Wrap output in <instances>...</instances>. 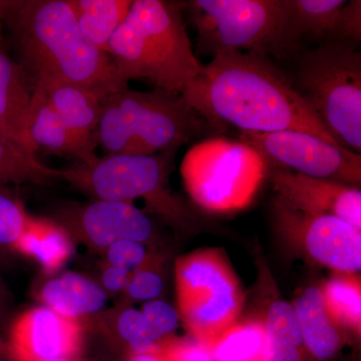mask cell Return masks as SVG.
Returning <instances> with one entry per match:
<instances>
[{
    "label": "cell",
    "mask_w": 361,
    "mask_h": 361,
    "mask_svg": "<svg viewBox=\"0 0 361 361\" xmlns=\"http://www.w3.org/2000/svg\"><path fill=\"white\" fill-rule=\"evenodd\" d=\"M6 357L11 361H49L82 355L85 327L54 310L37 306L21 313L11 325Z\"/></svg>",
    "instance_id": "12"
},
{
    "label": "cell",
    "mask_w": 361,
    "mask_h": 361,
    "mask_svg": "<svg viewBox=\"0 0 361 361\" xmlns=\"http://www.w3.org/2000/svg\"><path fill=\"white\" fill-rule=\"evenodd\" d=\"M11 295L4 279L0 276V324L6 319L11 308Z\"/></svg>",
    "instance_id": "34"
},
{
    "label": "cell",
    "mask_w": 361,
    "mask_h": 361,
    "mask_svg": "<svg viewBox=\"0 0 361 361\" xmlns=\"http://www.w3.org/2000/svg\"><path fill=\"white\" fill-rule=\"evenodd\" d=\"M0 361H7V360H6V358L1 357V356H0Z\"/></svg>",
    "instance_id": "38"
},
{
    "label": "cell",
    "mask_w": 361,
    "mask_h": 361,
    "mask_svg": "<svg viewBox=\"0 0 361 361\" xmlns=\"http://www.w3.org/2000/svg\"><path fill=\"white\" fill-rule=\"evenodd\" d=\"M14 250L33 259L47 275L66 264L73 253V239L58 222L32 217Z\"/></svg>",
    "instance_id": "20"
},
{
    "label": "cell",
    "mask_w": 361,
    "mask_h": 361,
    "mask_svg": "<svg viewBox=\"0 0 361 361\" xmlns=\"http://www.w3.org/2000/svg\"><path fill=\"white\" fill-rule=\"evenodd\" d=\"M35 296L45 307L80 322L103 311L108 302V293L101 285L75 272L49 278Z\"/></svg>",
    "instance_id": "17"
},
{
    "label": "cell",
    "mask_w": 361,
    "mask_h": 361,
    "mask_svg": "<svg viewBox=\"0 0 361 361\" xmlns=\"http://www.w3.org/2000/svg\"><path fill=\"white\" fill-rule=\"evenodd\" d=\"M334 39L348 40L360 44L361 39V1L346 0L341 9Z\"/></svg>",
    "instance_id": "32"
},
{
    "label": "cell",
    "mask_w": 361,
    "mask_h": 361,
    "mask_svg": "<svg viewBox=\"0 0 361 361\" xmlns=\"http://www.w3.org/2000/svg\"><path fill=\"white\" fill-rule=\"evenodd\" d=\"M169 149L156 155L111 154L96 157L61 170V179L94 200L133 203L142 199L152 213L174 227L191 224L192 215L169 183L176 153Z\"/></svg>",
    "instance_id": "6"
},
{
    "label": "cell",
    "mask_w": 361,
    "mask_h": 361,
    "mask_svg": "<svg viewBox=\"0 0 361 361\" xmlns=\"http://www.w3.org/2000/svg\"><path fill=\"white\" fill-rule=\"evenodd\" d=\"M275 231L282 242L310 262L336 273L361 269V230L334 216L308 212L273 197Z\"/></svg>",
    "instance_id": "9"
},
{
    "label": "cell",
    "mask_w": 361,
    "mask_h": 361,
    "mask_svg": "<svg viewBox=\"0 0 361 361\" xmlns=\"http://www.w3.org/2000/svg\"><path fill=\"white\" fill-rule=\"evenodd\" d=\"M274 196L308 212L334 216L361 230L360 187L275 169L271 174Z\"/></svg>",
    "instance_id": "13"
},
{
    "label": "cell",
    "mask_w": 361,
    "mask_h": 361,
    "mask_svg": "<svg viewBox=\"0 0 361 361\" xmlns=\"http://www.w3.org/2000/svg\"><path fill=\"white\" fill-rule=\"evenodd\" d=\"M8 4L9 1H0V135L37 156L27 135L32 85L8 54L4 35V18Z\"/></svg>",
    "instance_id": "14"
},
{
    "label": "cell",
    "mask_w": 361,
    "mask_h": 361,
    "mask_svg": "<svg viewBox=\"0 0 361 361\" xmlns=\"http://www.w3.org/2000/svg\"><path fill=\"white\" fill-rule=\"evenodd\" d=\"M56 222L73 239L99 253L118 241L128 240L154 247L159 240L154 220L128 202L92 199L89 203L68 205L59 211Z\"/></svg>",
    "instance_id": "11"
},
{
    "label": "cell",
    "mask_w": 361,
    "mask_h": 361,
    "mask_svg": "<svg viewBox=\"0 0 361 361\" xmlns=\"http://www.w3.org/2000/svg\"><path fill=\"white\" fill-rule=\"evenodd\" d=\"M213 130L179 94L128 87L104 97L97 142L106 155L151 156Z\"/></svg>",
    "instance_id": "4"
},
{
    "label": "cell",
    "mask_w": 361,
    "mask_h": 361,
    "mask_svg": "<svg viewBox=\"0 0 361 361\" xmlns=\"http://www.w3.org/2000/svg\"><path fill=\"white\" fill-rule=\"evenodd\" d=\"M154 247L135 241H118L111 244L104 252L106 264L133 273L148 258Z\"/></svg>",
    "instance_id": "31"
},
{
    "label": "cell",
    "mask_w": 361,
    "mask_h": 361,
    "mask_svg": "<svg viewBox=\"0 0 361 361\" xmlns=\"http://www.w3.org/2000/svg\"><path fill=\"white\" fill-rule=\"evenodd\" d=\"M80 322L89 325L87 327H92L109 344L121 349L127 356L156 350L163 342L151 329L142 311L128 302L104 310Z\"/></svg>",
    "instance_id": "19"
},
{
    "label": "cell",
    "mask_w": 361,
    "mask_h": 361,
    "mask_svg": "<svg viewBox=\"0 0 361 361\" xmlns=\"http://www.w3.org/2000/svg\"><path fill=\"white\" fill-rule=\"evenodd\" d=\"M240 137L278 169L360 188L361 155L341 145L299 130L242 133Z\"/></svg>",
    "instance_id": "10"
},
{
    "label": "cell",
    "mask_w": 361,
    "mask_h": 361,
    "mask_svg": "<svg viewBox=\"0 0 361 361\" xmlns=\"http://www.w3.org/2000/svg\"><path fill=\"white\" fill-rule=\"evenodd\" d=\"M130 274L132 273L129 271L120 269L104 263L101 273V282L99 284L108 294H123L129 283Z\"/></svg>",
    "instance_id": "33"
},
{
    "label": "cell",
    "mask_w": 361,
    "mask_h": 361,
    "mask_svg": "<svg viewBox=\"0 0 361 361\" xmlns=\"http://www.w3.org/2000/svg\"><path fill=\"white\" fill-rule=\"evenodd\" d=\"M49 361H87L85 360H82L80 356H78V357H63V358H58V360H52Z\"/></svg>",
    "instance_id": "37"
},
{
    "label": "cell",
    "mask_w": 361,
    "mask_h": 361,
    "mask_svg": "<svg viewBox=\"0 0 361 361\" xmlns=\"http://www.w3.org/2000/svg\"><path fill=\"white\" fill-rule=\"evenodd\" d=\"M160 350L168 361H215L210 345L192 336L170 337L161 342Z\"/></svg>",
    "instance_id": "30"
},
{
    "label": "cell",
    "mask_w": 361,
    "mask_h": 361,
    "mask_svg": "<svg viewBox=\"0 0 361 361\" xmlns=\"http://www.w3.org/2000/svg\"><path fill=\"white\" fill-rule=\"evenodd\" d=\"M346 0H291L288 37L295 54L303 39H334Z\"/></svg>",
    "instance_id": "21"
},
{
    "label": "cell",
    "mask_w": 361,
    "mask_h": 361,
    "mask_svg": "<svg viewBox=\"0 0 361 361\" xmlns=\"http://www.w3.org/2000/svg\"><path fill=\"white\" fill-rule=\"evenodd\" d=\"M341 39L320 42L297 58L292 85L344 148L361 152V52Z\"/></svg>",
    "instance_id": "5"
},
{
    "label": "cell",
    "mask_w": 361,
    "mask_h": 361,
    "mask_svg": "<svg viewBox=\"0 0 361 361\" xmlns=\"http://www.w3.org/2000/svg\"><path fill=\"white\" fill-rule=\"evenodd\" d=\"M70 4L82 35L108 54L111 37L127 18L133 0H70Z\"/></svg>",
    "instance_id": "23"
},
{
    "label": "cell",
    "mask_w": 361,
    "mask_h": 361,
    "mask_svg": "<svg viewBox=\"0 0 361 361\" xmlns=\"http://www.w3.org/2000/svg\"><path fill=\"white\" fill-rule=\"evenodd\" d=\"M27 135L35 154L73 158L78 163H87L97 157L94 151L87 148L71 134L37 89H33L28 111Z\"/></svg>",
    "instance_id": "18"
},
{
    "label": "cell",
    "mask_w": 361,
    "mask_h": 361,
    "mask_svg": "<svg viewBox=\"0 0 361 361\" xmlns=\"http://www.w3.org/2000/svg\"><path fill=\"white\" fill-rule=\"evenodd\" d=\"M292 305L310 360H341L351 337L330 317L319 286L304 289Z\"/></svg>",
    "instance_id": "15"
},
{
    "label": "cell",
    "mask_w": 361,
    "mask_h": 361,
    "mask_svg": "<svg viewBox=\"0 0 361 361\" xmlns=\"http://www.w3.org/2000/svg\"><path fill=\"white\" fill-rule=\"evenodd\" d=\"M142 313L149 326L161 341L174 336L179 327V312L163 299H154L142 304Z\"/></svg>",
    "instance_id": "29"
},
{
    "label": "cell",
    "mask_w": 361,
    "mask_h": 361,
    "mask_svg": "<svg viewBox=\"0 0 361 361\" xmlns=\"http://www.w3.org/2000/svg\"><path fill=\"white\" fill-rule=\"evenodd\" d=\"M325 307L339 329L349 336H361V280L357 274L334 273L319 286Z\"/></svg>",
    "instance_id": "24"
},
{
    "label": "cell",
    "mask_w": 361,
    "mask_h": 361,
    "mask_svg": "<svg viewBox=\"0 0 361 361\" xmlns=\"http://www.w3.org/2000/svg\"><path fill=\"white\" fill-rule=\"evenodd\" d=\"M0 356L6 357V341L0 336Z\"/></svg>",
    "instance_id": "36"
},
{
    "label": "cell",
    "mask_w": 361,
    "mask_h": 361,
    "mask_svg": "<svg viewBox=\"0 0 361 361\" xmlns=\"http://www.w3.org/2000/svg\"><path fill=\"white\" fill-rule=\"evenodd\" d=\"M210 348L215 361H265L264 320L251 318L233 323Z\"/></svg>",
    "instance_id": "25"
},
{
    "label": "cell",
    "mask_w": 361,
    "mask_h": 361,
    "mask_svg": "<svg viewBox=\"0 0 361 361\" xmlns=\"http://www.w3.org/2000/svg\"><path fill=\"white\" fill-rule=\"evenodd\" d=\"M184 9L185 2L133 0L108 49L123 80L179 94L193 82L203 65L188 35Z\"/></svg>",
    "instance_id": "3"
},
{
    "label": "cell",
    "mask_w": 361,
    "mask_h": 361,
    "mask_svg": "<svg viewBox=\"0 0 361 361\" xmlns=\"http://www.w3.org/2000/svg\"><path fill=\"white\" fill-rule=\"evenodd\" d=\"M180 96L214 130L230 126L251 134L299 130L341 145L265 54L220 52Z\"/></svg>",
    "instance_id": "1"
},
{
    "label": "cell",
    "mask_w": 361,
    "mask_h": 361,
    "mask_svg": "<svg viewBox=\"0 0 361 361\" xmlns=\"http://www.w3.org/2000/svg\"><path fill=\"white\" fill-rule=\"evenodd\" d=\"M30 219L20 198L0 185V247L14 250Z\"/></svg>",
    "instance_id": "28"
},
{
    "label": "cell",
    "mask_w": 361,
    "mask_h": 361,
    "mask_svg": "<svg viewBox=\"0 0 361 361\" xmlns=\"http://www.w3.org/2000/svg\"><path fill=\"white\" fill-rule=\"evenodd\" d=\"M44 94L71 134L92 151L97 147V133L104 96L82 87L63 82L33 85Z\"/></svg>",
    "instance_id": "16"
},
{
    "label": "cell",
    "mask_w": 361,
    "mask_h": 361,
    "mask_svg": "<svg viewBox=\"0 0 361 361\" xmlns=\"http://www.w3.org/2000/svg\"><path fill=\"white\" fill-rule=\"evenodd\" d=\"M178 312L189 336L210 345L243 308L244 293L224 254L206 249L175 263Z\"/></svg>",
    "instance_id": "8"
},
{
    "label": "cell",
    "mask_w": 361,
    "mask_h": 361,
    "mask_svg": "<svg viewBox=\"0 0 361 361\" xmlns=\"http://www.w3.org/2000/svg\"><path fill=\"white\" fill-rule=\"evenodd\" d=\"M61 179V170L44 165L27 152L0 135V185H44Z\"/></svg>",
    "instance_id": "26"
},
{
    "label": "cell",
    "mask_w": 361,
    "mask_h": 361,
    "mask_svg": "<svg viewBox=\"0 0 361 361\" xmlns=\"http://www.w3.org/2000/svg\"><path fill=\"white\" fill-rule=\"evenodd\" d=\"M263 320L266 330L265 361H311L291 303L281 299L273 301Z\"/></svg>",
    "instance_id": "22"
},
{
    "label": "cell",
    "mask_w": 361,
    "mask_h": 361,
    "mask_svg": "<svg viewBox=\"0 0 361 361\" xmlns=\"http://www.w3.org/2000/svg\"><path fill=\"white\" fill-rule=\"evenodd\" d=\"M125 361H168L167 357L160 350L146 351V353H133L128 355Z\"/></svg>",
    "instance_id": "35"
},
{
    "label": "cell",
    "mask_w": 361,
    "mask_h": 361,
    "mask_svg": "<svg viewBox=\"0 0 361 361\" xmlns=\"http://www.w3.org/2000/svg\"><path fill=\"white\" fill-rule=\"evenodd\" d=\"M185 9L203 54L250 51L276 58L293 54L288 37L291 0H192L185 2Z\"/></svg>",
    "instance_id": "7"
},
{
    "label": "cell",
    "mask_w": 361,
    "mask_h": 361,
    "mask_svg": "<svg viewBox=\"0 0 361 361\" xmlns=\"http://www.w3.org/2000/svg\"><path fill=\"white\" fill-rule=\"evenodd\" d=\"M165 288V257L152 248L148 258L130 274V281L123 295L128 301H147L158 299Z\"/></svg>",
    "instance_id": "27"
},
{
    "label": "cell",
    "mask_w": 361,
    "mask_h": 361,
    "mask_svg": "<svg viewBox=\"0 0 361 361\" xmlns=\"http://www.w3.org/2000/svg\"><path fill=\"white\" fill-rule=\"evenodd\" d=\"M4 26L32 87L63 82L104 97L129 87L111 56L80 32L70 0L9 1Z\"/></svg>",
    "instance_id": "2"
}]
</instances>
